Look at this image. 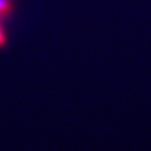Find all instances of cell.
Listing matches in <instances>:
<instances>
[{"label":"cell","instance_id":"obj_1","mask_svg":"<svg viewBox=\"0 0 151 151\" xmlns=\"http://www.w3.org/2000/svg\"><path fill=\"white\" fill-rule=\"evenodd\" d=\"M14 9L13 0H0V18H6L11 16Z\"/></svg>","mask_w":151,"mask_h":151},{"label":"cell","instance_id":"obj_2","mask_svg":"<svg viewBox=\"0 0 151 151\" xmlns=\"http://www.w3.org/2000/svg\"><path fill=\"white\" fill-rule=\"evenodd\" d=\"M6 44H7V36H6V32H5L4 27H3L1 20H0V48H4Z\"/></svg>","mask_w":151,"mask_h":151}]
</instances>
